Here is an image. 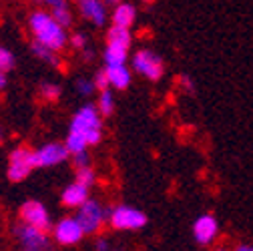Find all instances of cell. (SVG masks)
<instances>
[{"label":"cell","instance_id":"obj_33","mask_svg":"<svg viewBox=\"0 0 253 251\" xmlns=\"http://www.w3.org/2000/svg\"><path fill=\"white\" fill-rule=\"evenodd\" d=\"M6 86H8V77H6V73H0V92H2Z\"/></svg>","mask_w":253,"mask_h":251},{"label":"cell","instance_id":"obj_6","mask_svg":"<svg viewBox=\"0 0 253 251\" xmlns=\"http://www.w3.org/2000/svg\"><path fill=\"white\" fill-rule=\"evenodd\" d=\"M131 71L149 79L151 83H157L165 75V62L157 52H153L149 48H141L131 58Z\"/></svg>","mask_w":253,"mask_h":251},{"label":"cell","instance_id":"obj_17","mask_svg":"<svg viewBox=\"0 0 253 251\" xmlns=\"http://www.w3.org/2000/svg\"><path fill=\"white\" fill-rule=\"evenodd\" d=\"M30 52H33L39 60H42L44 65H50V67H54V69H58L60 65H62V60H60V52H56V50H52V48H48V46H44V44H39V42H30Z\"/></svg>","mask_w":253,"mask_h":251},{"label":"cell","instance_id":"obj_26","mask_svg":"<svg viewBox=\"0 0 253 251\" xmlns=\"http://www.w3.org/2000/svg\"><path fill=\"white\" fill-rule=\"evenodd\" d=\"M69 44H71L75 50H84L86 44H88V39H86L84 33H73V35L69 37Z\"/></svg>","mask_w":253,"mask_h":251},{"label":"cell","instance_id":"obj_28","mask_svg":"<svg viewBox=\"0 0 253 251\" xmlns=\"http://www.w3.org/2000/svg\"><path fill=\"white\" fill-rule=\"evenodd\" d=\"M71 157H73V165H75L77 169L90 165V155H88V151H83V153H77V155H71Z\"/></svg>","mask_w":253,"mask_h":251},{"label":"cell","instance_id":"obj_31","mask_svg":"<svg viewBox=\"0 0 253 251\" xmlns=\"http://www.w3.org/2000/svg\"><path fill=\"white\" fill-rule=\"evenodd\" d=\"M181 84H183V86H185V88H187V90H189V92H191V90H193V88H195V84H193V83H191V79H189V77H187V75H183V77H181Z\"/></svg>","mask_w":253,"mask_h":251},{"label":"cell","instance_id":"obj_38","mask_svg":"<svg viewBox=\"0 0 253 251\" xmlns=\"http://www.w3.org/2000/svg\"><path fill=\"white\" fill-rule=\"evenodd\" d=\"M111 251H121V249H115V247H113V249H111Z\"/></svg>","mask_w":253,"mask_h":251},{"label":"cell","instance_id":"obj_21","mask_svg":"<svg viewBox=\"0 0 253 251\" xmlns=\"http://www.w3.org/2000/svg\"><path fill=\"white\" fill-rule=\"evenodd\" d=\"M65 147L71 155H77V153H83V151H88V145H86V139L84 135L77 133V131H69L67 139H65Z\"/></svg>","mask_w":253,"mask_h":251},{"label":"cell","instance_id":"obj_39","mask_svg":"<svg viewBox=\"0 0 253 251\" xmlns=\"http://www.w3.org/2000/svg\"><path fill=\"white\" fill-rule=\"evenodd\" d=\"M75 2H77V4H79V2H81V0H75Z\"/></svg>","mask_w":253,"mask_h":251},{"label":"cell","instance_id":"obj_11","mask_svg":"<svg viewBox=\"0 0 253 251\" xmlns=\"http://www.w3.org/2000/svg\"><path fill=\"white\" fill-rule=\"evenodd\" d=\"M79 12L86 22H90L92 26H97V28H103L111 20L109 6L105 4V0H81L79 2Z\"/></svg>","mask_w":253,"mask_h":251},{"label":"cell","instance_id":"obj_34","mask_svg":"<svg viewBox=\"0 0 253 251\" xmlns=\"http://www.w3.org/2000/svg\"><path fill=\"white\" fill-rule=\"evenodd\" d=\"M235 251H253V245H247V243H241L235 247Z\"/></svg>","mask_w":253,"mask_h":251},{"label":"cell","instance_id":"obj_2","mask_svg":"<svg viewBox=\"0 0 253 251\" xmlns=\"http://www.w3.org/2000/svg\"><path fill=\"white\" fill-rule=\"evenodd\" d=\"M69 131H77L84 135L88 147H97L103 141V117L97 109V105L86 103L83 105L71 119Z\"/></svg>","mask_w":253,"mask_h":251},{"label":"cell","instance_id":"obj_20","mask_svg":"<svg viewBox=\"0 0 253 251\" xmlns=\"http://www.w3.org/2000/svg\"><path fill=\"white\" fill-rule=\"evenodd\" d=\"M50 14H52V18L62 26V28H71L73 26V22H75V14H73V10H71V6L69 4H60V6H56V8H50Z\"/></svg>","mask_w":253,"mask_h":251},{"label":"cell","instance_id":"obj_8","mask_svg":"<svg viewBox=\"0 0 253 251\" xmlns=\"http://www.w3.org/2000/svg\"><path fill=\"white\" fill-rule=\"evenodd\" d=\"M33 169H35V165H33V149L20 145V147H16V149L10 151L6 173H8V179L12 183L24 181Z\"/></svg>","mask_w":253,"mask_h":251},{"label":"cell","instance_id":"obj_36","mask_svg":"<svg viewBox=\"0 0 253 251\" xmlns=\"http://www.w3.org/2000/svg\"><path fill=\"white\" fill-rule=\"evenodd\" d=\"M2 139H4V129L0 127V141H2Z\"/></svg>","mask_w":253,"mask_h":251},{"label":"cell","instance_id":"obj_12","mask_svg":"<svg viewBox=\"0 0 253 251\" xmlns=\"http://www.w3.org/2000/svg\"><path fill=\"white\" fill-rule=\"evenodd\" d=\"M219 235V223L211 213L199 215L193 221V237L199 245H209Z\"/></svg>","mask_w":253,"mask_h":251},{"label":"cell","instance_id":"obj_35","mask_svg":"<svg viewBox=\"0 0 253 251\" xmlns=\"http://www.w3.org/2000/svg\"><path fill=\"white\" fill-rule=\"evenodd\" d=\"M121 2H125V0H105L107 6H117V4H121Z\"/></svg>","mask_w":253,"mask_h":251},{"label":"cell","instance_id":"obj_13","mask_svg":"<svg viewBox=\"0 0 253 251\" xmlns=\"http://www.w3.org/2000/svg\"><path fill=\"white\" fill-rule=\"evenodd\" d=\"M88 193H90L88 187H84V185H81L79 181H75V183L67 185L65 189H62V193H60V203L65 205V207H69V209H79V207L88 199Z\"/></svg>","mask_w":253,"mask_h":251},{"label":"cell","instance_id":"obj_32","mask_svg":"<svg viewBox=\"0 0 253 251\" xmlns=\"http://www.w3.org/2000/svg\"><path fill=\"white\" fill-rule=\"evenodd\" d=\"M81 56H83L84 62H92V60H94V54H92V50H88V48L81 50Z\"/></svg>","mask_w":253,"mask_h":251},{"label":"cell","instance_id":"obj_15","mask_svg":"<svg viewBox=\"0 0 253 251\" xmlns=\"http://www.w3.org/2000/svg\"><path fill=\"white\" fill-rule=\"evenodd\" d=\"M107 77H109V84L115 90H125L131 86L133 81V71L126 65H115V67H105Z\"/></svg>","mask_w":253,"mask_h":251},{"label":"cell","instance_id":"obj_19","mask_svg":"<svg viewBox=\"0 0 253 251\" xmlns=\"http://www.w3.org/2000/svg\"><path fill=\"white\" fill-rule=\"evenodd\" d=\"M97 109H99V113H101V117H103V119H105V117H111V115L115 113V109H117V101H115V97H113L111 88H107V90H101V92H99Z\"/></svg>","mask_w":253,"mask_h":251},{"label":"cell","instance_id":"obj_10","mask_svg":"<svg viewBox=\"0 0 253 251\" xmlns=\"http://www.w3.org/2000/svg\"><path fill=\"white\" fill-rule=\"evenodd\" d=\"M52 237L58 245L71 247L81 243V239L84 237V231L77 221V217H62L56 225H52Z\"/></svg>","mask_w":253,"mask_h":251},{"label":"cell","instance_id":"obj_29","mask_svg":"<svg viewBox=\"0 0 253 251\" xmlns=\"http://www.w3.org/2000/svg\"><path fill=\"white\" fill-rule=\"evenodd\" d=\"M111 241L107 237H97L94 239V251H111Z\"/></svg>","mask_w":253,"mask_h":251},{"label":"cell","instance_id":"obj_4","mask_svg":"<svg viewBox=\"0 0 253 251\" xmlns=\"http://www.w3.org/2000/svg\"><path fill=\"white\" fill-rule=\"evenodd\" d=\"M77 221L81 223L84 235H97L103 225L109 221V209L97 199H86L79 209H77Z\"/></svg>","mask_w":253,"mask_h":251},{"label":"cell","instance_id":"obj_3","mask_svg":"<svg viewBox=\"0 0 253 251\" xmlns=\"http://www.w3.org/2000/svg\"><path fill=\"white\" fill-rule=\"evenodd\" d=\"M12 237L16 243V251H54L46 231L26 225L22 221L12 227Z\"/></svg>","mask_w":253,"mask_h":251},{"label":"cell","instance_id":"obj_5","mask_svg":"<svg viewBox=\"0 0 253 251\" xmlns=\"http://www.w3.org/2000/svg\"><path fill=\"white\" fill-rule=\"evenodd\" d=\"M117 231H137L147 225V215L133 205H117L109 209V221Z\"/></svg>","mask_w":253,"mask_h":251},{"label":"cell","instance_id":"obj_40","mask_svg":"<svg viewBox=\"0 0 253 251\" xmlns=\"http://www.w3.org/2000/svg\"><path fill=\"white\" fill-rule=\"evenodd\" d=\"M217 251H225V249H217Z\"/></svg>","mask_w":253,"mask_h":251},{"label":"cell","instance_id":"obj_22","mask_svg":"<svg viewBox=\"0 0 253 251\" xmlns=\"http://www.w3.org/2000/svg\"><path fill=\"white\" fill-rule=\"evenodd\" d=\"M39 95H41L44 101H48V103H56V101L60 99V86H58L56 83L44 81V83L39 86Z\"/></svg>","mask_w":253,"mask_h":251},{"label":"cell","instance_id":"obj_24","mask_svg":"<svg viewBox=\"0 0 253 251\" xmlns=\"http://www.w3.org/2000/svg\"><path fill=\"white\" fill-rule=\"evenodd\" d=\"M77 181L90 189V187L97 183V171H94L90 165L88 167H81V169H77Z\"/></svg>","mask_w":253,"mask_h":251},{"label":"cell","instance_id":"obj_16","mask_svg":"<svg viewBox=\"0 0 253 251\" xmlns=\"http://www.w3.org/2000/svg\"><path fill=\"white\" fill-rule=\"evenodd\" d=\"M107 44L121 46V48L129 50L131 44H133V33H131V28H123V26L111 24L109 30H107Z\"/></svg>","mask_w":253,"mask_h":251},{"label":"cell","instance_id":"obj_37","mask_svg":"<svg viewBox=\"0 0 253 251\" xmlns=\"http://www.w3.org/2000/svg\"><path fill=\"white\" fill-rule=\"evenodd\" d=\"M143 2H145V4H153V2H155V0H143Z\"/></svg>","mask_w":253,"mask_h":251},{"label":"cell","instance_id":"obj_9","mask_svg":"<svg viewBox=\"0 0 253 251\" xmlns=\"http://www.w3.org/2000/svg\"><path fill=\"white\" fill-rule=\"evenodd\" d=\"M18 215H20V221L26 223V225H33L37 229H42V231H48L52 225H50V215H48V209L37 201V199H28L20 205L18 209Z\"/></svg>","mask_w":253,"mask_h":251},{"label":"cell","instance_id":"obj_18","mask_svg":"<svg viewBox=\"0 0 253 251\" xmlns=\"http://www.w3.org/2000/svg\"><path fill=\"white\" fill-rule=\"evenodd\" d=\"M126 58H129V50H126V48L107 44V46H105V50H103V60H105V67L126 65Z\"/></svg>","mask_w":253,"mask_h":251},{"label":"cell","instance_id":"obj_1","mask_svg":"<svg viewBox=\"0 0 253 251\" xmlns=\"http://www.w3.org/2000/svg\"><path fill=\"white\" fill-rule=\"evenodd\" d=\"M28 30L33 35V41L39 44H44L56 52H62L69 44V33L62 28L48 10H33L28 16Z\"/></svg>","mask_w":253,"mask_h":251},{"label":"cell","instance_id":"obj_23","mask_svg":"<svg viewBox=\"0 0 253 251\" xmlns=\"http://www.w3.org/2000/svg\"><path fill=\"white\" fill-rule=\"evenodd\" d=\"M16 67V56L10 48L6 46H0V73H10Z\"/></svg>","mask_w":253,"mask_h":251},{"label":"cell","instance_id":"obj_27","mask_svg":"<svg viewBox=\"0 0 253 251\" xmlns=\"http://www.w3.org/2000/svg\"><path fill=\"white\" fill-rule=\"evenodd\" d=\"M92 83H94V86H97V90H99V92H101V90L111 88V84H109V77H107V71H105V69H101V71L94 73Z\"/></svg>","mask_w":253,"mask_h":251},{"label":"cell","instance_id":"obj_7","mask_svg":"<svg viewBox=\"0 0 253 251\" xmlns=\"http://www.w3.org/2000/svg\"><path fill=\"white\" fill-rule=\"evenodd\" d=\"M69 157H71V153L67 151L65 143L50 141V143H44L42 147L33 151V165H35V169L56 167L60 163H65Z\"/></svg>","mask_w":253,"mask_h":251},{"label":"cell","instance_id":"obj_25","mask_svg":"<svg viewBox=\"0 0 253 251\" xmlns=\"http://www.w3.org/2000/svg\"><path fill=\"white\" fill-rule=\"evenodd\" d=\"M77 92L81 97H92L94 92H97V86H94L92 79L81 77V79H77Z\"/></svg>","mask_w":253,"mask_h":251},{"label":"cell","instance_id":"obj_30","mask_svg":"<svg viewBox=\"0 0 253 251\" xmlns=\"http://www.w3.org/2000/svg\"><path fill=\"white\" fill-rule=\"evenodd\" d=\"M41 2H44L48 8H56L60 4H67V0H41Z\"/></svg>","mask_w":253,"mask_h":251},{"label":"cell","instance_id":"obj_14","mask_svg":"<svg viewBox=\"0 0 253 251\" xmlns=\"http://www.w3.org/2000/svg\"><path fill=\"white\" fill-rule=\"evenodd\" d=\"M111 22L115 26H123V28H131L137 22V6L133 2H121L113 8L111 12Z\"/></svg>","mask_w":253,"mask_h":251}]
</instances>
